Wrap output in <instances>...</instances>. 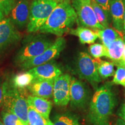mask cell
<instances>
[{
	"label": "cell",
	"mask_w": 125,
	"mask_h": 125,
	"mask_svg": "<svg viewBox=\"0 0 125 125\" xmlns=\"http://www.w3.org/2000/svg\"><path fill=\"white\" fill-rule=\"evenodd\" d=\"M77 22V15L70 0L57 4L49 17L41 27L42 33L52 34L59 37L69 32Z\"/></svg>",
	"instance_id": "obj_1"
},
{
	"label": "cell",
	"mask_w": 125,
	"mask_h": 125,
	"mask_svg": "<svg viewBox=\"0 0 125 125\" xmlns=\"http://www.w3.org/2000/svg\"><path fill=\"white\" fill-rule=\"evenodd\" d=\"M115 105L113 92L107 86L101 87L95 92L90 102L89 121L93 125H109Z\"/></svg>",
	"instance_id": "obj_2"
},
{
	"label": "cell",
	"mask_w": 125,
	"mask_h": 125,
	"mask_svg": "<svg viewBox=\"0 0 125 125\" xmlns=\"http://www.w3.org/2000/svg\"><path fill=\"white\" fill-rule=\"evenodd\" d=\"M2 86L4 90L3 105L5 110L16 115L24 125H29L28 120L29 104L27 99L14 86H9L7 83Z\"/></svg>",
	"instance_id": "obj_3"
},
{
	"label": "cell",
	"mask_w": 125,
	"mask_h": 125,
	"mask_svg": "<svg viewBox=\"0 0 125 125\" xmlns=\"http://www.w3.org/2000/svg\"><path fill=\"white\" fill-rule=\"evenodd\" d=\"M57 5L54 0H32L30 8L28 31L32 32L40 30Z\"/></svg>",
	"instance_id": "obj_4"
},
{
	"label": "cell",
	"mask_w": 125,
	"mask_h": 125,
	"mask_svg": "<svg viewBox=\"0 0 125 125\" xmlns=\"http://www.w3.org/2000/svg\"><path fill=\"white\" fill-rule=\"evenodd\" d=\"M71 4L77 15V23L82 27L93 31L104 29L97 19L90 0H72Z\"/></svg>",
	"instance_id": "obj_5"
},
{
	"label": "cell",
	"mask_w": 125,
	"mask_h": 125,
	"mask_svg": "<svg viewBox=\"0 0 125 125\" xmlns=\"http://www.w3.org/2000/svg\"><path fill=\"white\" fill-rule=\"evenodd\" d=\"M65 43L66 41L65 39L62 37H59L52 45L45 50L42 53L21 64V68L24 70L31 69L33 67L51 62L60 55V53L64 49Z\"/></svg>",
	"instance_id": "obj_6"
},
{
	"label": "cell",
	"mask_w": 125,
	"mask_h": 125,
	"mask_svg": "<svg viewBox=\"0 0 125 125\" xmlns=\"http://www.w3.org/2000/svg\"><path fill=\"white\" fill-rule=\"evenodd\" d=\"M77 70L79 76L95 85L101 81L98 74L97 64L94 59L86 52H81L77 60Z\"/></svg>",
	"instance_id": "obj_7"
},
{
	"label": "cell",
	"mask_w": 125,
	"mask_h": 125,
	"mask_svg": "<svg viewBox=\"0 0 125 125\" xmlns=\"http://www.w3.org/2000/svg\"><path fill=\"white\" fill-rule=\"evenodd\" d=\"M52 43L51 41L43 38L37 39L31 41L20 50L16 57V62L21 64L34 59L42 53Z\"/></svg>",
	"instance_id": "obj_8"
},
{
	"label": "cell",
	"mask_w": 125,
	"mask_h": 125,
	"mask_svg": "<svg viewBox=\"0 0 125 125\" xmlns=\"http://www.w3.org/2000/svg\"><path fill=\"white\" fill-rule=\"evenodd\" d=\"M71 80L68 74H62L54 80L53 97L56 105L66 106L70 102Z\"/></svg>",
	"instance_id": "obj_9"
},
{
	"label": "cell",
	"mask_w": 125,
	"mask_h": 125,
	"mask_svg": "<svg viewBox=\"0 0 125 125\" xmlns=\"http://www.w3.org/2000/svg\"><path fill=\"white\" fill-rule=\"evenodd\" d=\"M29 71L33 75L35 79L43 80H55L62 74L60 68L51 62L33 67Z\"/></svg>",
	"instance_id": "obj_10"
},
{
	"label": "cell",
	"mask_w": 125,
	"mask_h": 125,
	"mask_svg": "<svg viewBox=\"0 0 125 125\" xmlns=\"http://www.w3.org/2000/svg\"><path fill=\"white\" fill-rule=\"evenodd\" d=\"M20 36L10 19L0 21V49L19 40Z\"/></svg>",
	"instance_id": "obj_11"
},
{
	"label": "cell",
	"mask_w": 125,
	"mask_h": 125,
	"mask_svg": "<svg viewBox=\"0 0 125 125\" xmlns=\"http://www.w3.org/2000/svg\"><path fill=\"white\" fill-rule=\"evenodd\" d=\"M87 100V93L86 87L80 81L72 78L70 84V101L73 107H83Z\"/></svg>",
	"instance_id": "obj_12"
},
{
	"label": "cell",
	"mask_w": 125,
	"mask_h": 125,
	"mask_svg": "<svg viewBox=\"0 0 125 125\" xmlns=\"http://www.w3.org/2000/svg\"><path fill=\"white\" fill-rule=\"evenodd\" d=\"M30 8L29 0H19L11 10V19L13 24L19 27H24L29 23Z\"/></svg>",
	"instance_id": "obj_13"
},
{
	"label": "cell",
	"mask_w": 125,
	"mask_h": 125,
	"mask_svg": "<svg viewBox=\"0 0 125 125\" xmlns=\"http://www.w3.org/2000/svg\"><path fill=\"white\" fill-rule=\"evenodd\" d=\"M54 82V80L35 79L28 88L32 96L48 99L53 96Z\"/></svg>",
	"instance_id": "obj_14"
},
{
	"label": "cell",
	"mask_w": 125,
	"mask_h": 125,
	"mask_svg": "<svg viewBox=\"0 0 125 125\" xmlns=\"http://www.w3.org/2000/svg\"><path fill=\"white\" fill-rule=\"evenodd\" d=\"M125 6L123 0H110L109 10L112 17L114 29L122 35L123 34V18Z\"/></svg>",
	"instance_id": "obj_15"
},
{
	"label": "cell",
	"mask_w": 125,
	"mask_h": 125,
	"mask_svg": "<svg viewBox=\"0 0 125 125\" xmlns=\"http://www.w3.org/2000/svg\"><path fill=\"white\" fill-rule=\"evenodd\" d=\"M27 100L29 105L33 108L45 119H49V115L52 108V103L51 101L35 96H29Z\"/></svg>",
	"instance_id": "obj_16"
},
{
	"label": "cell",
	"mask_w": 125,
	"mask_h": 125,
	"mask_svg": "<svg viewBox=\"0 0 125 125\" xmlns=\"http://www.w3.org/2000/svg\"><path fill=\"white\" fill-rule=\"evenodd\" d=\"M125 47V43L122 39L119 37L107 48L108 57L113 61L114 63L118 65L121 62L123 51Z\"/></svg>",
	"instance_id": "obj_17"
},
{
	"label": "cell",
	"mask_w": 125,
	"mask_h": 125,
	"mask_svg": "<svg viewBox=\"0 0 125 125\" xmlns=\"http://www.w3.org/2000/svg\"><path fill=\"white\" fill-rule=\"evenodd\" d=\"M69 33L77 36L80 42L82 44L93 43L98 38L97 34L94 31L82 26L78 27L75 29H71Z\"/></svg>",
	"instance_id": "obj_18"
},
{
	"label": "cell",
	"mask_w": 125,
	"mask_h": 125,
	"mask_svg": "<svg viewBox=\"0 0 125 125\" xmlns=\"http://www.w3.org/2000/svg\"><path fill=\"white\" fill-rule=\"evenodd\" d=\"M35 79L33 75L28 71L25 73H20L13 78V86L16 89H23L28 87Z\"/></svg>",
	"instance_id": "obj_19"
},
{
	"label": "cell",
	"mask_w": 125,
	"mask_h": 125,
	"mask_svg": "<svg viewBox=\"0 0 125 125\" xmlns=\"http://www.w3.org/2000/svg\"><path fill=\"white\" fill-rule=\"evenodd\" d=\"M97 34L98 38H100L103 45L106 48H108L111 43L119 38V34L115 29L111 28H105L102 30H98L94 31Z\"/></svg>",
	"instance_id": "obj_20"
},
{
	"label": "cell",
	"mask_w": 125,
	"mask_h": 125,
	"mask_svg": "<svg viewBox=\"0 0 125 125\" xmlns=\"http://www.w3.org/2000/svg\"><path fill=\"white\" fill-rule=\"evenodd\" d=\"M97 64V71L100 78L105 79L115 74L114 63L101 60L100 58L94 59Z\"/></svg>",
	"instance_id": "obj_21"
},
{
	"label": "cell",
	"mask_w": 125,
	"mask_h": 125,
	"mask_svg": "<svg viewBox=\"0 0 125 125\" xmlns=\"http://www.w3.org/2000/svg\"><path fill=\"white\" fill-rule=\"evenodd\" d=\"M91 4L96 16L97 19L98 23L103 26L104 29L109 27V13H108L103 9L100 6L98 5L94 0H90Z\"/></svg>",
	"instance_id": "obj_22"
},
{
	"label": "cell",
	"mask_w": 125,
	"mask_h": 125,
	"mask_svg": "<svg viewBox=\"0 0 125 125\" xmlns=\"http://www.w3.org/2000/svg\"><path fill=\"white\" fill-rule=\"evenodd\" d=\"M28 120L29 125H52V122L45 119L30 105L28 109Z\"/></svg>",
	"instance_id": "obj_23"
},
{
	"label": "cell",
	"mask_w": 125,
	"mask_h": 125,
	"mask_svg": "<svg viewBox=\"0 0 125 125\" xmlns=\"http://www.w3.org/2000/svg\"><path fill=\"white\" fill-rule=\"evenodd\" d=\"M1 118L5 125H24L16 115L8 111H3Z\"/></svg>",
	"instance_id": "obj_24"
},
{
	"label": "cell",
	"mask_w": 125,
	"mask_h": 125,
	"mask_svg": "<svg viewBox=\"0 0 125 125\" xmlns=\"http://www.w3.org/2000/svg\"><path fill=\"white\" fill-rule=\"evenodd\" d=\"M52 125H81L76 119L70 115H59L52 122Z\"/></svg>",
	"instance_id": "obj_25"
},
{
	"label": "cell",
	"mask_w": 125,
	"mask_h": 125,
	"mask_svg": "<svg viewBox=\"0 0 125 125\" xmlns=\"http://www.w3.org/2000/svg\"><path fill=\"white\" fill-rule=\"evenodd\" d=\"M89 52L91 55L95 59L100 58L104 56L108 57L107 49L104 45L100 43H94L90 45Z\"/></svg>",
	"instance_id": "obj_26"
},
{
	"label": "cell",
	"mask_w": 125,
	"mask_h": 125,
	"mask_svg": "<svg viewBox=\"0 0 125 125\" xmlns=\"http://www.w3.org/2000/svg\"><path fill=\"white\" fill-rule=\"evenodd\" d=\"M113 82L125 87V67L118 65L113 79Z\"/></svg>",
	"instance_id": "obj_27"
},
{
	"label": "cell",
	"mask_w": 125,
	"mask_h": 125,
	"mask_svg": "<svg viewBox=\"0 0 125 125\" xmlns=\"http://www.w3.org/2000/svg\"><path fill=\"white\" fill-rule=\"evenodd\" d=\"M16 4V0H0V8L4 15L8 16Z\"/></svg>",
	"instance_id": "obj_28"
},
{
	"label": "cell",
	"mask_w": 125,
	"mask_h": 125,
	"mask_svg": "<svg viewBox=\"0 0 125 125\" xmlns=\"http://www.w3.org/2000/svg\"><path fill=\"white\" fill-rule=\"evenodd\" d=\"M94 1L100 5L105 11L109 13V4L110 0H94Z\"/></svg>",
	"instance_id": "obj_29"
},
{
	"label": "cell",
	"mask_w": 125,
	"mask_h": 125,
	"mask_svg": "<svg viewBox=\"0 0 125 125\" xmlns=\"http://www.w3.org/2000/svg\"><path fill=\"white\" fill-rule=\"evenodd\" d=\"M119 116H120V118L122 119L125 123V103H124L123 105L122 106L121 110L119 113Z\"/></svg>",
	"instance_id": "obj_30"
},
{
	"label": "cell",
	"mask_w": 125,
	"mask_h": 125,
	"mask_svg": "<svg viewBox=\"0 0 125 125\" xmlns=\"http://www.w3.org/2000/svg\"><path fill=\"white\" fill-rule=\"evenodd\" d=\"M3 101H4V90H3V86L0 85V108L3 105Z\"/></svg>",
	"instance_id": "obj_31"
},
{
	"label": "cell",
	"mask_w": 125,
	"mask_h": 125,
	"mask_svg": "<svg viewBox=\"0 0 125 125\" xmlns=\"http://www.w3.org/2000/svg\"><path fill=\"white\" fill-rule=\"evenodd\" d=\"M117 65H121V66L125 67V47L124 51H123L122 57L121 62H119V64Z\"/></svg>",
	"instance_id": "obj_32"
},
{
	"label": "cell",
	"mask_w": 125,
	"mask_h": 125,
	"mask_svg": "<svg viewBox=\"0 0 125 125\" xmlns=\"http://www.w3.org/2000/svg\"><path fill=\"white\" fill-rule=\"evenodd\" d=\"M115 125H125V123L122 119L119 118L116 120V122L115 123Z\"/></svg>",
	"instance_id": "obj_33"
},
{
	"label": "cell",
	"mask_w": 125,
	"mask_h": 125,
	"mask_svg": "<svg viewBox=\"0 0 125 125\" xmlns=\"http://www.w3.org/2000/svg\"><path fill=\"white\" fill-rule=\"evenodd\" d=\"M125 6V10H124V18H123V34H125V0H123Z\"/></svg>",
	"instance_id": "obj_34"
},
{
	"label": "cell",
	"mask_w": 125,
	"mask_h": 125,
	"mask_svg": "<svg viewBox=\"0 0 125 125\" xmlns=\"http://www.w3.org/2000/svg\"><path fill=\"white\" fill-rule=\"evenodd\" d=\"M4 13H3L2 11L1 10V8H0V21L2 20L3 18H4Z\"/></svg>",
	"instance_id": "obj_35"
},
{
	"label": "cell",
	"mask_w": 125,
	"mask_h": 125,
	"mask_svg": "<svg viewBox=\"0 0 125 125\" xmlns=\"http://www.w3.org/2000/svg\"><path fill=\"white\" fill-rule=\"evenodd\" d=\"M54 1H55L57 3V4H59V3L62 2H63V1H67V0H54Z\"/></svg>",
	"instance_id": "obj_36"
},
{
	"label": "cell",
	"mask_w": 125,
	"mask_h": 125,
	"mask_svg": "<svg viewBox=\"0 0 125 125\" xmlns=\"http://www.w3.org/2000/svg\"><path fill=\"white\" fill-rule=\"evenodd\" d=\"M0 125H5L4 124V123H3L1 121V120H0Z\"/></svg>",
	"instance_id": "obj_37"
},
{
	"label": "cell",
	"mask_w": 125,
	"mask_h": 125,
	"mask_svg": "<svg viewBox=\"0 0 125 125\" xmlns=\"http://www.w3.org/2000/svg\"><path fill=\"white\" fill-rule=\"evenodd\" d=\"M123 41H124L125 43V35L123 36Z\"/></svg>",
	"instance_id": "obj_38"
}]
</instances>
